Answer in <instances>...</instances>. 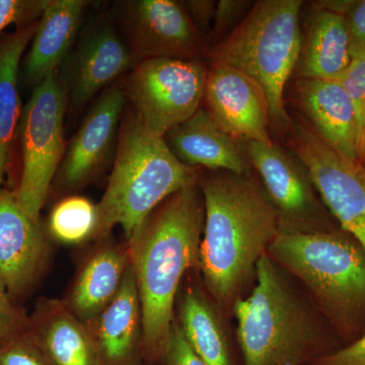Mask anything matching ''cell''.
I'll list each match as a JSON object with an SVG mask.
<instances>
[{
    "mask_svg": "<svg viewBox=\"0 0 365 365\" xmlns=\"http://www.w3.org/2000/svg\"><path fill=\"white\" fill-rule=\"evenodd\" d=\"M267 255L299 283L342 347L365 332V251L343 228L279 234Z\"/></svg>",
    "mask_w": 365,
    "mask_h": 365,
    "instance_id": "4",
    "label": "cell"
},
{
    "mask_svg": "<svg viewBox=\"0 0 365 365\" xmlns=\"http://www.w3.org/2000/svg\"><path fill=\"white\" fill-rule=\"evenodd\" d=\"M338 81L351 98L360 133L365 123V55L352 58Z\"/></svg>",
    "mask_w": 365,
    "mask_h": 365,
    "instance_id": "27",
    "label": "cell"
},
{
    "mask_svg": "<svg viewBox=\"0 0 365 365\" xmlns=\"http://www.w3.org/2000/svg\"><path fill=\"white\" fill-rule=\"evenodd\" d=\"M309 365H365V332L351 344L314 360Z\"/></svg>",
    "mask_w": 365,
    "mask_h": 365,
    "instance_id": "33",
    "label": "cell"
},
{
    "mask_svg": "<svg viewBox=\"0 0 365 365\" xmlns=\"http://www.w3.org/2000/svg\"><path fill=\"white\" fill-rule=\"evenodd\" d=\"M201 173L180 162L163 137L148 130L135 112L122 119L111 176L100 210L98 237L119 225L127 242L173 194L200 181Z\"/></svg>",
    "mask_w": 365,
    "mask_h": 365,
    "instance_id": "5",
    "label": "cell"
},
{
    "mask_svg": "<svg viewBox=\"0 0 365 365\" xmlns=\"http://www.w3.org/2000/svg\"><path fill=\"white\" fill-rule=\"evenodd\" d=\"M158 364L160 365H207L189 344L176 319L173 322L169 340Z\"/></svg>",
    "mask_w": 365,
    "mask_h": 365,
    "instance_id": "30",
    "label": "cell"
},
{
    "mask_svg": "<svg viewBox=\"0 0 365 365\" xmlns=\"http://www.w3.org/2000/svg\"><path fill=\"white\" fill-rule=\"evenodd\" d=\"M48 0H0V33L13 24L29 25L39 20Z\"/></svg>",
    "mask_w": 365,
    "mask_h": 365,
    "instance_id": "28",
    "label": "cell"
},
{
    "mask_svg": "<svg viewBox=\"0 0 365 365\" xmlns=\"http://www.w3.org/2000/svg\"><path fill=\"white\" fill-rule=\"evenodd\" d=\"M126 103L119 83L100 93L66 146L53 181L60 191L71 192L86 186L115 158Z\"/></svg>",
    "mask_w": 365,
    "mask_h": 365,
    "instance_id": "13",
    "label": "cell"
},
{
    "mask_svg": "<svg viewBox=\"0 0 365 365\" xmlns=\"http://www.w3.org/2000/svg\"><path fill=\"white\" fill-rule=\"evenodd\" d=\"M250 1H235V0H222L216 4L215 21H213L211 36L213 40L220 42V36L230 34L237 26L235 23L241 20L242 16L250 6Z\"/></svg>",
    "mask_w": 365,
    "mask_h": 365,
    "instance_id": "32",
    "label": "cell"
},
{
    "mask_svg": "<svg viewBox=\"0 0 365 365\" xmlns=\"http://www.w3.org/2000/svg\"><path fill=\"white\" fill-rule=\"evenodd\" d=\"M88 6L86 0H48L24 62L34 88L58 71L78 39Z\"/></svg>",
    "mask_w": 365,
    "mask_h": 365,
    "instance_id": "20",
    "label": "cell"
},
{
    "mask_svg": "<svg viewBox=\"0 0 365 365\" xmlns=\"http://www.w3.org/2000/svg\"><path fill=\"white\" fill-rule=\"evenodd\" d=\"M141 365V364H140Z\"/></svg>",
    "mask_w": 365,
    "mask_h": 365,
    "instance_id": "36",
    "label": "cell"
},
{
    "mask_svg": "<svg viewBox=\"0 0 365 365\" xmlns=\"http://www.w3.org/2000/svg\"><path fill=\"white\" fill-rule=\"evenodd\" d=\"M252 169L278 215L279 234L309 235L338 230L307 168L292 151L274 143L245 141Z\"/></svg>",
    "mask_w": 365,
    "mask_h": 365,
    "instance_id": "9",
    "label": "cell"
},
{
    "mask_svg": "<svg viewBox=\"0 0 365 365\" xmlns=\"http://www.w3.org/2000/svg\"><path fill=\"white\" fill-rule=\"evenodd\" d=\"M68 107L58 71L34 88L20 120L23 170L16 195L33 220L40 213L66 153L64 116Z\"/></svg>",
    "mask_w": 365,
    "mask_h": 365,
    "instance_id": "7",
    "label": "cell"
},
{
    "mask_svg": "<svg viewBox=\"0 0 365 365\" xmlns=\"http://www.w3.org/2000/svg\"><path fill=\"white\" fill-rule=\"evenodd\" d=\"M38 21L19 26L0 38V186L9 160L14 132L21 120L19 73L21 60L32 41Z\"/></svg>",
    "mask_w": 365,
    "mask_h": 365,
    "instance_id": "24",
    "label": "cell"
},
{
    "mask_svg": "<svg viewBox=\"0 0 365 365\" xmlns=\"http://www.w3.org/2000/svg\"><path fill=\"white\" fill-rule=\"evenodd\" d=\"M346 29L349 38L350 54L354 57L365 55V0H352L344 14Z\"/></svg>",
    "mask_w": 365,
    "mask_h": 365,
    "instance_id": "31",
    "label": "cell"
},
{
    "mask_svg": "<svg viewBox=\"0 0 365 365\" xmlns=\"http://www.w3.org/2000/svg\"><path fill=\"white\" fill-rule=\"evenodd\" d=\"M351 60L344 16L316 6L302 39L300 78L338 81Z\"/></svg>",
    "mask_w": 365,
    "mask_h": 365,
    "instance_id": "23",
    "label": "cell"
},
{
    "mask_svg": "<svg viewBox=\"0 0 365 365\" xmlns=\"http://www.w3.org/2000/svg\"><path fill=\"white\" fill-rule=\"evenodd\" d=\"M100 210L86 197L71 195L55 204L48 220L53 239L66 245H79L98 237Z\"/></svg>",
    "mask_w": 365,
    "mask_h": 365,
    "instance_id": "25",
    "label": "cell"
},
{
    "mask_svg": "<svg viewBox=\"0 0 365 365\" xmlns=\"http://www.w3.org/2000/svg\"><path fill=\"white\" fill-rule=\"evenodd\" d=\"M297 96L311 128L342 157L357 162L356 112L339 81L300 78Z\"/></svg>",
    "mask_w": 365,
    "mask_h": 365,
    "instance_id": "18",
    "label": "cell"
},
{
    "mask_svg": "<svg viewBox=\"0 0 365 365\" xmlns=\"http://www.w3.org/2000/svg\"><path fill=\"white\" fill-rule=\"evenodd\" d=\"M163 139L173 155L188 167L235 174L253 172L244 143L223 130L204 107L168 131Z\"/></svg>",
    "mask_w": 365,
    "mask_h": 365,
    "instance_id": "17",
    "label": "cell"
},
{
    "mask_svg": "<svg viewBox=\"0 0 365 365\" xmlns=\"http://www.w3.org/2000/svg\"><path fill=\"white\" fill-rule=\"evenodd\" d=\"M28 333L50 365H103L91 329L61 300H42Z\"/></svg>",
    "mask_w": 365,
    "mask_h": 365,
    "instance_id": "19",
    "label": "cell"
},
{
    "mask_svg": "<svg viewBox=\"0 0 365 365\" xmlns=\"http://www.w3.org/2000/svg\"><path fill=\"white\" fill-rule=\"evenodd\" d=\"M29 322L14 306L4 280L0 277V347L26 332Z\"/></svg>",
    "mask_w": 365,
    "mask_h": 365,
    "instance_id": "29",
    "label": "cell"
},
{
    "mask_svg": "<svg viewBox=\"0 0 365 365\" xmlns=\"http://www.w3.org/2000/svg\"><path fill=\"white\" fill-rule=\"evenodd\" d=\"M0 365L50 364L26 330L0 347Z\"/></svg>",
    "mask_w": 365,
    "mask_h": 365,
    "instance_id": "26",
    "label": "cell"
},
{
    "mask_svg": "<svg viewBox=\"0 0 365 365\" xmlns=\"http://www.w3.org/2000/svg\"><path fill=\"white\" fill-rule=\"evenodd\" d=\"M205 209L200 245L204 287L228 317L248 297L257 266L279 235L278 215L256 173L201 174Z\"/></svg>",
    "mask_w": 365,
    "mask_h": 365,
    "instance_id": "1",
    "label": "cell"
},
{
    "mask_svg": "<svg viewBox=\"0 0 365 365\" xmlns=\"http://www.w3.org/2000/svg\"><path fill=\"white\" fill-rule=\"evenodd\" d=\"M203 101L204 108L230 136L242 143H273L265 91L244 72L211 62Z\"/></svg>",
    "mask_w": 365,
    "mask_h": 365,
    "instance_id": "14",
    "label": "cell"
},
{
    "mask_svg": "<svg viewBox=\"0 0 365 365\" xmlns=\"http://www.w3.org/2000/svg\"><path fill=\"white\" fill-rule=\"evenodd\" d=\"M207 73L201 59H148L136 63L121 86L144 126L163 137L202 107Z\"/></svg>",
    "mask_w": 365,
    "mask_h": 365,
    "instance_id": "8",
    "label": "cell"
},
{
    "mask_svg": "<svg viewBox=\"0 0 365 365\" xmlns=\"http://www.w3.org/2000/svg\"><path fill=\"white\" fill-rule=\"evenodd\" d=\"M47 257L40 220L21 208L16 192L0 188V277L11 299L28 292Z\"/></svg>",
    "mask_w": 365,
    "mask_h": 365,
    "instance_id": "16",
    "label": "cell"
},
{
    "mask_svg": "<svg viewBox=\"0 0 365 365\" xmlns=\"http://www.w3.org/2000/svg\"><path fill=\"white\" fill-rule=\"evenodd\" d=\"M357 163L365 169V123L360 130L359 143H357Z\"/></svg>",
    "mask_w": 365,
    "mask_h": 365,
    "instance_id": "35",
    "label": "cell"
},
{
    "mask_svg": "<svg viewBox=\"0 0 365 365\" xmlns=\"http://www.w3.org/2000/svg\"><path fill=\"white\" fill-rule=\"evenodd\" d=\"M130 266L128 248L104 244L88 257L63 300L74 316L91 329L116 297Z\"/></svg>",
    "mask_w": 365,
    "mask_h": 365,
    "instance_id": "22",
    "label": "cell"
},
{
    "mask_svg": "<svg viewBox=\"0 0 365 365\" xmlns=\"http://www.w3.org/2000/svg\"><path fill=\"white\" fill-rule=\"evenodd\" d=\"M304 163L317 191L341 228L365 251V169L331 148L307 124L295 121L283 133Z\"/></svg>",
    "mask_w": 365,
    "mask_h": 365,
    "instance_id": "10",
    "label": "cell"
},
{
    "mask_svg": "<svg viewBox=\"0 0 365 365\" xmlns=\"http://www.w3.org/2000/svg\"><path fill=\"white\" fill-rule=\"evenodd\" d=\"M232 318L242 365H309L342 348L304 288L267 254Z\"/></svg>",
    "mask_w": 365,
    "mask_h": 365,
    "instance_id": "3",
    "label": "cell"
},
{
    "mask_svg": "<svg viewBox=\"0 0 365 365\" xmlns=\"http://www.w3.org/2000/svg\"><path fill=\"white\" fill-rule=\"evenodd\" d=\"M302 0H260L241 23L209 50L211 62L244 72L265 91L271 123L284 133L292 118L285 109L284 91L299 64L302 37Z\"/></svg>",
    "mask_w": 365,
    "mask_h": 365,
    "instance_id": "6",
    "label": "cell"
},
{
    "mask_svg": "<svg viewBox=\"0 0 365 365\" xmlns=\"http://www.w3.org/2000/svg\"><path fill=\"white\" fill-rule=\"evenodd\" d=\"M112 20L126 41L134 62L148 59H200L205 37L186 7L175 0L118 2Z\"/></svg>",
    "mask_w": 365,
    "mask_h": 365,
    "instance_id": "11",
    "label": "cell"
},
{
    "mask_svg": "<svg viewBox=\"0 0 365 365\" xmlns=\"http://www.w3.org/2000/svg\"><path fill=\"white\" fill-rule=\"evenodd\" d=\"M205 209L199 182L173 194L127 242L143 309V359L158 364L175 319L180 287L200 268Z\"/></svg>",
    "mask_w": 365,
    "mask_h": 365,
    "instance_id": "2",
    "label": "cell"
},
{
    "mask_svg": "<svg viewBox=\"0 0 365 365\" xmlns=\"http://www.w3.org/2000/svg\"><path fill=\"white\" fill-rule=\"evenodd\" d=\"M175 319L197 354L207 365H242L230 317L204 287L200 271L182 280Z\"/></svg>",
    "mask_w": 365,
    "mask_h": 365,
    "instance_id": "15",
    "label": "cell"
},
{
    "mask_svg": "<svg viewBox=\"0 0 365 365\" xmlns=\"http://www.w3.org/2000/svg\"><path fill=\"white\" fill-rule=\"evenodd\" d=\"M135 66L119 29L108 16H98L79 33L58 68L68 107L79 111Z\"/></svg>",
    "mask_w": 365,
    "mask_h": 365,
    "instance_id": "12",
    "label": "cell"
},
{
    "mask_svg": "<svg viewBox=\"0 0 365 365\" xmlns=\"http://www.w3.org/2000/svg\"><path fill=\"white\" fill-rule=\"evenodd\" d=\"M182 4L199 31L202 34L211 32L217 2L213 0H190Z\"/></svg>",
    "mask_w": 365,
    "mask_h": 365,
    "instance_id": "34",
    "label": "cell"
},
{
    "mask_svg": "<svg viewBox=\"0 0 365 365\" xmlns=\"http://www.w3.org/2000/svg\"><path fill=\"white\" fill-rule=\"evenodd\" d=\"M103 365H140L143 309L133 269L91 329Z\"/></svg>",
    "mask_w": 365,
    "mask_h": 365,
    "instance_id": "21",
    "label": "cell"
}]
</instances>
